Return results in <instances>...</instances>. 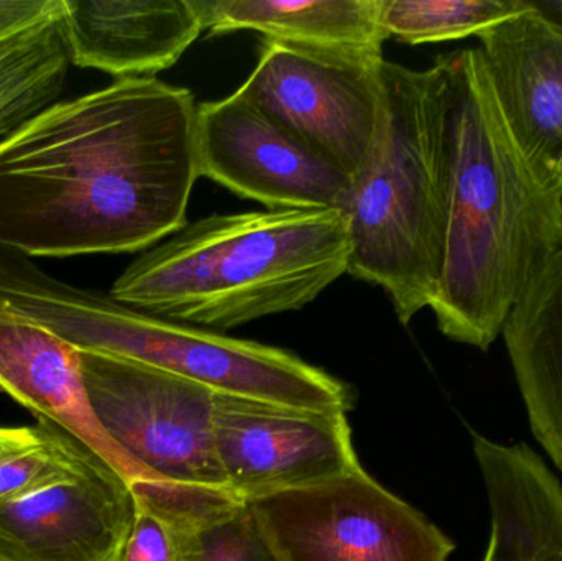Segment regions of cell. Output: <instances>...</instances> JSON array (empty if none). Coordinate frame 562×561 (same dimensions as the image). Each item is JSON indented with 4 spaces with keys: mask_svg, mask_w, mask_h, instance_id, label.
I'll list each match as a JSON object with an SVG mask.
<instances>
[{
    "mask_svg": "<svg viewBox=\"0 0 562 561\" xmlns=\"http://www.w3.org/2000/svg\"><path fill=\"white\" fill-rule=\"evenodd\" d=\"M71 65L63 0L43 19L0 36V141L58 102Z\"/></svg>",
    "mask_w": 562,
    "mask_h": 561,
    "instance_id": "d6986e66",
    "label": "cell"
},
{
    "mask_svg": "<svg viewBox=\"0 0 562 561\" xmlns=\"http://www.w3.org/2000/svg\"><path fill=\"white\" fill-rule=\"evenodd\" d=\"M61 0H0V36L43 19Z\"/></svg>",
    "mask_w": 562,
    "mask_h": 561,
    "instance_id": "603a6c76",
    "label": "cell"
},
{
    "mask_svg": "<svg viewBox=\"0 0 562 561\" xmlns=\"http://www.w3.org/2000/svg\"><path fill=\"white\" fill-rule=\"evenodd\" d=\"M339 211L213 214L145 250L109 295L137 312L224 332L296 312L349 272Z\"/></svg>",
    "mask_w": 562,
    "mask_h": 561,
    "instance_id": "3957f363",
    "label": "cell"
},
{
    "mask_svg": "<svg viewBox=\"0 0 562 561\" xmlns=\"http://www.w3.org/2000/svg\"><path fill=\"white\" fill-rule=\"evenodd\" d=\"M551 190L562 194V158L560 165H558L557 171H554L553 181H551Z\"/></svg>",
    "mask_w": 562,
    "mask_h": 561,
    "instance_id": "d4e9b609",
    "label": "cell"
},
{
    "mask_svg": "<svg viewBox=\"0 0 562 561\" xmlns=\"http://www.w3.org/2000/svg\"><path fill=\"white\" fill-rule=\"evenodd\" d=\"M71 63L122 78L171 68L203 32L194 0H63Z\"/></svg>",
    "mask_w": 562,
    "mask_h": 561,
    "instance_id": "4fadbf2b",
    "label": "cell"
},
{
    "mask_svg": "<svg viewBox=\"0 0 562 561\" xmlns=\"http://www.w3.org/2000/svg\"><path fill=\"white\" fill-rule=\"evenodd\" d=\"M525 5L544 23L562 33V0H524Z\"/></svg>",
    "mask_w": 562,
    "mask_h": 561,
    "instance_id": "cb8c5ba5",
    "label": "cell"
},
{
    "mask_svg": "<svg viewBox=\"0 0 562 561\" xmlns=\"http://www.w3.org/2000/svg\"><path fill=\"white\" fill-rule=\"evenodd\" d=\"M491 506L482 561H562V484L528 445L474 435Z\"/></svg>",
    "mask_w": 562,
    "mask_h": 561,
    "instance_id": "9a60e30c",
    "label": "cell"
},
{
    "mask_svg": "<svg viewBox=\"0 0 562 561\" xmlns=\"http://www.w3.org/2000/svg\"><path fill=\"white\" fill-rule=\"evenodd\" d=\"M477 38L502 115L551 190L562 158V33L525 5Z\"/></svg>",
    "mask_w": 562,
    "mask_h": 561,
    "instance_id": "7c38bea8",
    "label": "cell"
},
{
    "mask_svg": "<svg viewBox=\"0 0 562 561\" xmlns=\"http://www.w3.org/2000/svg\"><path fill=\"white\" fill-rule=\"evenodd\" d=\"M95 420L134 481L226 487L214 441L216 391L144 362L81 351Z\"/></svg>",
    "mask_w": 562,
    "mask_h": 561,
    "instance_id": "8992f818",
    "label": "cell"
},
{
    "mask_svg": "<svg viewBox=\"0 0 562 561\" xmlns=\"http://www.w3.org/2000/svg\"><path fill=\"white\" fill-rule=\"evenodd\" d=\"M131 490L170 526L173 561H280L250 504L226 487L131 481Z\"/></svg>",
    "mask_w": 562,
    "mask_h": 561,
    "instance_id": "ac0fdd59",
    "label": "cell"
},
{
    "mask_svg": "<svg viewBox=\"0 0 562 561\" xmlns=\"http://www.w3.org/2000/svg\"><path fill=\"white\" fill-rule=\"evenodd\" d=\"M445 86V247L429 308L439 332L487 351L562 249V194L518 148L481 49L438 56Z\"/></svg>",
    "mask_w": 562,
    "mask_h": 561,
    "instance_id": "7a4b0ae2",
    "label": "cell"
},
{
    "mask_svg": "<svg viewBox=\"0 0 562 561\" xmlns=\"http://www.w3.org/2000/svg\"><path fill=\"white\" fill-rule=\"evenodd\" d=\"M524 0H382L389 38L408 45L454 42L524 12Z\"/></svg>",
    "mask_w": 562,
    "mask_h": 561,
    "instance_id": "ffe728a7",
    "label": "cell"
},
{
    "mask_svg": "<svg viewBox=\"0 0 562 561\" xmlns=\"http://www.w3.org/2000/svg\"><path fill=\"white\" fill-rule=\"evenodd\" d=\"M36 420V427L0 428V500L32 486L58 458V425Z\"/></svg>",
    "mask_w": 562,
    "mask_h": 561,
    "instance_id": "44dd1931",
    "label": "cell"
},
{
    "mask_svg": "<svg viewBox=\"0 0 562 561\" xmlns=\"http://www.w3.org/2000/svg\"><path fill=\"white\" fill-rule=\"evenodd\" d=\"M213 425L227 490L247 501L362 470L344 412L216 392Z\"/></svg>",
    "mask_w": 562,
    "mask_h": 561,
    "instance_id": "8fae6325",
    "label": "cell"
},
{
    "mask_svg": "<svg viewBox=\"0 0 562 561\" xmlns=\"http://www.w3.org/2000/svg\"><path fill=\"white\" fill-rule=\"evenodd\" d=\"M383 63V53L263 38L259 61L237 92L353 178L379 128Z\"/></svg>",
    "mask_w": 562,
    "mask_h": 561,
    "instance_id": "ba28073f",
    "label": "cell"
},
{
    "mask_svg": "<svg viewBox=\"0 0 562 561\" xmlns=\"http://www.w3.org/2000/svg\"><path fill=\"white\" fill-rule=\"evenodd\" d=\"M198 168L269 210L342 213L352 177L234 92L196 112Z\"/></svg>",
    "mask_w": 562,
    "mask_h": 561,
    "instance_id": "30bf717a",
    "label": "cell"
},
{
    "mask_svg": "<svg viewBox=\"0 0 562 561\" xmlns=\"http://www.w3.org/2000/svg\"><path fill=\"white\" fill-rule=\"evenodd\" d=\"M177 553L170 526L154 510L135 503V520L122 561H173Z\"/></svg>",
    "mask_w": 562,
    "mask_h": 561,
    "instance_id": "7402d4cb",
    "label": "cell"
},
{
    "mask_svg": "<svg viewBox=\"0 0 562 561\" xmlns=\"http://www.w3.org/2000/svg\"><path fill=\"white\" fill-rule=\"evenodd\" d=\"M502 335L531 431L562 471V249L518 300Z\"/></svg>",
    "mask_w": 562,
    "mask_h": 561,
    "instance_id": "2e32d148",
    "label": "cell"
},
{
    "mask_svg": "<svg viewBox=\"0 0 562 561\" xmlns=\"http://www.w3.org/2000/svg\"><path fill=\"white\" fill-rule=\"evenodd\" d=\"M247 503L280 561H448L456 550L363 470Z\"/></svg>",
    "mask_w": 562,
    "mask_h": 561,
    "instance_id": "52a82bcc",
    "label": "cell"
},
{
    "mask_svg": "<svg viewBox=\"0 0 562 561\" xmlns=\"http://www.w3.org/2000/svg\"><path fill=\"white\" fill-rule=\"evenodd\" d=\"M442 63L382 66V115L344 207L349 276L380 287L402 325L431 306L445 247Z\"/></svg>",
    "mask_w": 562,
    "mask_h": 561,
    "instance_id": "277c9868",
    "label": "cell"
},
{
    "mask_svg": "<svg viewBox=\"0 0 562 561\" xmlns=\"http://www.w3.org/2000/svg\"><path fill=\"white\" fill-rule=\"evenodd\" d=\"M0 389L135 480L134 468L92 414L78 348L36 323L0 312Z\"/></svg>",
    "mask_w": 562,
    "mask_h": 561,
    "instance_id": "5bb4252c",
    "label": "cell"
},
{
    "mask_svg": "<svg viewBox=\"0 0 562 561\" xmlns=\"http://www.w3.org/2000/svg\"><path fill=\"white\" fill-rule=\"evenodd\" d=\"M203 32L262 33L266 38L347 52L383 53L382 0H194Z\"/></svg>",
    "mask_w": 562,
    "mask_h": 561,
    "instance_id": "e0dca14e",
    "label": "cell"
},
{
    "mask_svg": "<svg viewBox=\"0 0 562 561\" xmlns=\"http://www.w3.org/2000/svg\"><path fill=\"white\" fill-rule=\"evenodd\" d=\"M196 112L190 89L154 76L43 109L0 141V247L140 253L187 226Z\"/></svg>",
    "mask_w": 562,
    "mask_h": 561,
    "instance_id": "6da1fadb",
    "label": "cell"
},
{
    "mask_svg": "<svg viewBox=\"0 0 562 561\" xmlns=\"http://www.w3.org/2000/svg\"><path fill=\"white\" fill-rule=\"evenodd\" d=\"M0 312L36 323L79 351L144 362L224 394L344 414L356 405L346 382L284 349L137 312L3 247Z\"/></svg>",
    "mask_w": 562,
    "mask_h": 561,
    "instance_id": "5b68a950",
    "label": "cell"
},
{
    "mask_svg": "<svg viewBox=\"0 0 562 561\" xmlns=\"http://www.w3.org/2000/svg\"><path fill=\"white\" fill-rule=\"evenodd\" d=\"M58 428L55 463L0 500V561H122L135 520L131 481Z\"/></svg>",
    "mask_w": 562,
    "mask_h": 561,
    "instance_id": "9c48e42d",
    "label": "cell"
}]
</instances>
